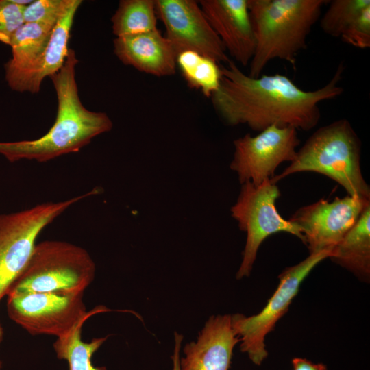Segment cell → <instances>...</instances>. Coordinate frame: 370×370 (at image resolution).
<instances>
[{
	"instance_id": "14",
	"label": "cell",
	"mask_w": 370,
	"mask_h": 370,
	"mask_svg": "<svg viewBox=\"0 0 370 370\" xmlns=\"http://www.w3.org/2000/svg\"><path fill=\"white\" fill-rule=\"evenodd\" d=\"M232 325V315L209 318L196 342L185 345L181 370H228L232 352L239 342Z\"/></svg>"
},
{
	"instance_id": "19",
	"label": "cell",
	"mask_w": 370,
	"mask_h": 370,
	"mask_svg": "<svg viewBox=\"0 0 370 370\" xmlns=\"http://www.w3.org/2000/svg\"><path fill=\"white\" fill-rule=\"evenodd\" d=\"M176 65L188 86L210 98L219 89L221 79V64L192 51L176 56Z\"/></svg>"
},
{
	"instance_id": "8",
	"label": "cell",
	"mask_w": 370,
	"mask_h": 370,
	"mask_svg": "<svg viewBox=\"0 0 370 370\" xmlns=\"http://www.w3.org/2000/svg\"><path fill=\"white\" fill-rule=\"evenodd\" d=\"M10 319L32 335L64 336L81 321L109 310L97 306L86 312L83 294L10 291L7 295Z\"/></svg>"
},
{
	"instance_id": "24",
	"label": "cell",
	"mask_w": 370,
	"mask_h": 370,
	"mask_svg": "<svg viewBox=\"0 0 370 370\" xmlns=\"http://www.w3.org/2000/svg\"><path fill=\"white\" fill-rule=\"evenodd\" d=\"M24 8L12 0H0L1 42L9 45L13 35L24 23Z\"/></svg>"
},
{
	"instance_id": "2",
	"label": "cell",
	"mask_w": 370,
	"mask_h": 370,
	"mask_svg": "<svg viewBox=\"0 0 370 370\" xmlns=\"http://www.w3.org/2000/svg\"><path fill=\"white\" fill-rule=\"evenodd\" d=\"M69 49L58 72L50 76L57 97V114L49 131L34 140L0 142V154L10 162L35 160L45 162L80 151L96 136L110 131L113 123L102 112L88 110L79 98L75 79L78 63Z\"/></svg>"
},
{
	"instance_id": "5",
	"label": "cell",
	"mask_w": 370,
	"mask_h": 370,
	"mask_svg": "<svg viewBox=\"0 0 370 370\" xmlns=\"http://www.w3.org/2000/svg\"><path fill=\"white\" fill-rule=\"evenodd\" d=\"M95 270L93 260L82 247L62 241H44L36 244L8 293L83 294L93 281Z\"/></svg>"
},
{
	"instance_id": "18",
	"label": "cell",
	"mask_w": 370,
	"mask_h": 370,
	"mask_svg": "<svg viewBox=\"0 0 370 370\" xmlns=\"http://www.w3.org/2000/svg\"><path fill=\"white\" fill-rule=\"evenodd\" d=\"M362 279L370 275V203L355 225L334 247L330 257Z\"/></svg>"
},
{
	"instance_id": "12",
	"label": "cell",
	"mask_w": 370,
	"mask_h": 370,
	"mask_svg": "<svg viewBox=\"0 0 370 370\" xmlns=\"http://www.w3.org/2000/svg\"><path fill=\"white\" fill-rule=\"evenodd\" d=\"M370 199L346 195L321 199L302 206L288 219L301 230L310 254L332 251L355 225Z\"/></svg>"
},
{
	"instance_id": "9",
	"label": "cell",
	"mask_w": 370,
	"mask_h": 370,
	"mask_svg": "<svg viewBox=\"0 0 370 370\" xmlns=\"http://www.w3.org/2000/svg\"><path fill=\"white\" fill-rule=\"evenodd\" d=\"M331 254L330 251L311 253L301 262L286 268L279 275L277 289L257 314L251 317L241 314L232 315V325L241 342V349L248 354L254 364L260 365L267 356L265 337L288 310L301 283L319 263L330 258Z\"/></svg>"
},
{
	"instance_id": "25",
	"label": "cell",
	"mask_w": 370,
	"mask_h": 370,
	"mask_svg": "<svg viewBox=\"0 0 370 370\" xmlns=\"http://www.w3.org/2000/svg\"><path fill=\"white\" fill-rule=\"evenodd\" d=\"M341 38L345 43L358 49L370 47V6L353 21Z\"/></svg>"
},
{
	"instance_id": "17",
	"label": "cell",
	"mask_w": 370,
	"mask_h": 370,
	"mask_svg": "<svg viewBox=\"0 0 370 370\" xmlns=\"http://www.w3.org/2000/svg\"><path fill=\"white\" fill-rule=\"evenodd\" d=\"M55 26L25 23L13 35L10 46L12 58L5 64V80L13 90L42 56Z\"/></svg>"
},
{
	"instance_id": "6",
	"label": "cell",
	"mask_w": 370,
	"mask_h": 370,
	"mask_svg": "<svg viewBox=\"0 0 370 370\" xmlns=\"http://www.w3.org/2000/svg\"><path fill=\"white\" fill-rule=\"evenodd\" d=\"M100 191L95 188L66 200L0 215V302L27 263L41 232L71 206Z\"/></svg>"
},
{
	"instance_id": "13",
	"label": "cell",
	"mask_w": 370,
	"mask_h": 370,
	"mask_svg": "<svg viewBox=\"0 0 370 370\" xmlns=\"http://www.w3.org/2000/svg\"><path fill=\"white\" fill-rule=\"evenodd\" d=\"M198 2L226 52L243 66L249 64L255 50V38L247 0Z\"/></svg>"
},
{
	"instance_id": "28",
	"label": "cell",
	"mask_w": 370,
	"mask_h": 370,
	"mask_svg": "<svg viewBox=\"0 0 370 370\" xmlns=\"http://www.w3.org/2000/svg\"><path fill=\"white\" fill-rule=\"evenodd\" d=\"M3 338V329L0 323V344L1 343Z\"/></svg>"
},
{
	"instance_id": "4",
	"label": "cell",
	"mask_w": 370,
	"mask_h": 370,
	"mask_svg": "<svg viewBox=\"0 0 370 370\" xmlns=\"http://www.w3.org/2000/svg\"><path fill=\"white\" fill-rule=\"evenodd\" d=\"M360 159L361 141L349 121L341 119L315 130L290 164L270 180L277 184L294 173L314 172L335 181L348 195L370 199Z\"/></svg>"
},
{
	"instance_id": "29",
	"label": "cell",
	"mask_w": 370,
	"mask_h": 370,
	"mask_svg": "<svg viewBox=\"0 0 370 370\" xmlns=\"http://www.w3.org/2000/svg\"><path fill=\"white\" fill-rule=\"evenodd\" d=\"M1 365L2 364H1V362L0 361V369L1 368Z\"/></svg>"
},
{
	"instance_id": "16",
	"label": "cell",
	"mask_w": 370,
	"mask_h": 370,
	"mask_svg": "<svg viewBox=\"0 0 370 370\" xmlns=\"http://www.w3.org/2000/svg\"><path fill=\"white\" fill-rule=\"evenodd\" d=\"M81 0H71L70 3L53 27L45 51L34 69L14 88L17 92H39L42 81L59 71L69 52V41L75 14Z\"/></svg>"
},
{
	"instance_id": "1",
	"label": "cell",
	"mask_w": 370,
	"mask_h": 370,
	"mask_svg": "<svg viewBox=\"0 0 370 370\" xmlns=\"http://www.w3.org/2000/svg\"><path fill=\"white\" fill-rule=\"evenodd\" d=\"M221 69L219 88L210 97L214 110L225 125H245L258 132L271 125L309 131L320 121L319 104L344 91L342 63L326 84L313 90L279 73L252 77L232 60Z\"/></svg>"
},
{
	"instance_id": "22",
	"label": "cell",
	"mask_w": 370,
	"mask_h": 370,
	"mask_svg": "<svg viewBox=\"0 0 370 370\" xmlns=\"http://www.w3.org/2000/svg\"><path fill=\"white\" fill-rule=\"evenodd\" d=\"M320 18L323 33L332 37L341 38L353 21L368 6L369 0H333Z\"/></svg>"
},
{
	"instance_id": "27",
	"label": "cell",
	"mask_w": 370,
	"mask_h": 370,
	"mask_svg": "<svg viewBox=\"0 0 370 370\" xmlns=\"http://www.w3.org/2000/svg\"><path fill=\"white\" fill-rule=\"evenodd\" d=\"M182 338V335L177 334V332L175 333V347L173 354L171 357L173 365V370H181L180 364V351Z\"/></svg>"
},
{
	"instance_id": "15",
	"label": "cell",
	"mask_w": 370,
	"mask_h": 370,
	"mask_svg": "<svg viewBox=\"0 0 370 370\" xmlns=\"http://www.w3.org/2000/svg\"><path fill=\"white\" fill-rule=\"evenodd\" d=\"M114 53L124 64L156 77L171 76L176 73V55L161 32L116 37Z\"/></svg>"
},
{
	"instance_id": "21",
	"label": "cell",
	"mask_w": 370,
	"mask_h": 370,
	"mask_svg": "<svg viewBox=\"0 0 370 370\" xmlns=\"http://www.w3.org/2000/svg\"><path fill=\"white\" fill-rule=\"evenodd\" d=\"M84 322H79L67 334L57 338L53 343L56 356L67 361L69 370H107L104 367L94 366L91 358L108 336L93 338L88 343L82 341V328Z\"/></svg>"
},
{
	"instance_id": "11",
	"label": "cell",
	"mask_w": 370,
	"mask_h": 370,
	"mask_svg": "<svg viewBox=\"0 0 370 370\" xmlns=\"http://www.w3.org/2000/svg\"><path fill=\"white\" fill-rule=\"evenodd\" d=\"M158 20L165 28L164 36L176 56L192 51L219 64L230 59L217 35L195 0H155Z\"/></svg>"
},
{
	"instance_id": "3",
	"label": "cell",
	"mask_w": 370,
	"mask_h": 370,
	"mask_svg": "<svg viewBox=\"0 0 370 370\" xmlns=\"http://www.w3.org/2000/svg\"><path fill=\"white\" fill-rule=\"evenodd\" d=\"M255 50L248 75H261L273 60L295 65L326 0H247Z\"/></svg>"
},
{
	"instance_id": "10",
	"label": "cell",
	"mask_w": 370,
	"mask_h": 370,
	"mask_svg": "<svg viewBox=\"0 0 370 370\" xmlns=\"http://www.w3.org/2000/svg\"><path fill=\"white\" fill-rule=\"evenodd\" d=\"M299 143L297 130L292 127L271 125L256 136L247 133L234 140L230 168L241 184L260 185L275 176L280 164L294 160Z\"/></svg>"
},
{
	"instance_id": "26",
	"label": "cell",
	"mask_w": 370,
	"mask_h": 370,
	"mask_svg": "<svg viewBox=\"0 0 370 370\" xmlns=\"http://www.w3.org/2000/svg\"><path fill=\"white\" fill-rule=\"evenodd\" d=\"M293 370H327L322 363L315 364L311 361L301 358H295L292 360Z\"/></svg>"
},
{
	"instance_id": "23",
	"label": "cell",
	"mask_w": 370,
	"mask_h": 370,
	"mask_svg": "<svg viewBox=\"0 0 370 370\" xmlns=\"http://www.w3.org/2000/svg\"><path fill=\"white\" fill-rule=\"evenodd\" d=\"M71 0H36L25 6V23H40L55 26L66 10Z\"/></svg>"
},
{
	"instance_id": "20",
	"label": "cell",
	"mask_w": 370,
	"mask_h": 370,
	"mask_svg": "<svg viewBox=\"0 0 370 370\" xmlns=\"http://www.w3.org/2000/svg\"><path fill=\"white\" fill-rule=\"evenodd\" d=\"M157 21L155 0H121L111 18L116 37L153 31Z\"/></svg>"
},
{
	"instance_id": "7",
	"label": "cell",
	"mask_w": 370,
	"mask_h": 370,
	"mask_svg": "<svg viewBox=\"0 0 370 370\" xmlns=\"http://www.w3.org/2000/svg\"><path fill=\"white\" fill-rule=\"evenodd\" d=\"M280 195L278 186L271 180L260 185L251 182L241 184L236 201L230 208L231 215L237 221L239 229L247 234L237 279L249 275L258 249L268 236L278 232H287L304 243L301 228L284 219L277 210L276 200Z\"/></svg>"
}]
</instances>
